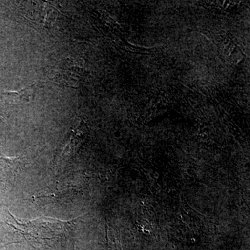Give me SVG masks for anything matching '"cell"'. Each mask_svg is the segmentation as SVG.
I'll return each instance as SVG.
<instances>
[{"label": "cell", "instance_id": "obj_2", "mask_svg": "<svg viewBox=\"0 0 250 250\" xmlns=\"http://www.w3.org/2000/svg\"><path fill=\"white\" fill-rule=\"evenodd\" d=\"M21 157L0 156V188H6L13 184L21 170Z\"/></svg>", "mask_w": 250, "mask_h": 250}, {"label": "cell", "instance_id": "obj_3", "mask_svg": "<svg viewBox=\"0 0 250 250\" xmlns=\"http://www.w3.org/2000/svg\"><path fill=\"white\" fill-rule=\"evenodd\" d=\"M87 131H88L87 126L83 123H81L72 131L69 142L67 143L64 149L63 156L69 158L70 156H73L75 153L78 152L81 145L84 141Z\"/></svg>", "mask_w": 250, "mask_h": 250}, {"label": "cell", "instance_id": "obj_1", "mask_svg": "<svg viewBox=\"0 0 250 250\" xmlns=\"http://www.w3.org/2000/svg\"><path fill=\"white\" fill-rule=\"evenodd\" d=\"M83 67L80 60L67 59L57 68V75L54 80L59 84L75 88L81 84L83 78Z\"/></svg>", "mask_w": 250, "mask_h": 250}]
</instances>
